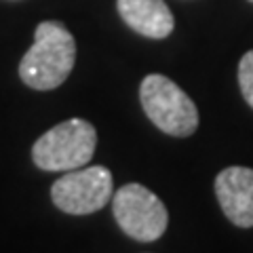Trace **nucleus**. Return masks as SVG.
I'll return each instance as SVG.
<instances>
[{"label":"nucleus","instance_id":"obj_3","mask_svg":"<svg viewBox=\"0 0 253 253\" xmlns=\"http://www.w3.org/2000/svg\"><path fill=\"white\" fill-rule=\"evenodd\" d=\"M139 99L146 116L167 135L188 137L199 126L194 101L167 76L148 74L141 81Z\"/></svg>","mask_w":253,"mask_h":253},{"label":"nucleus","instance_id":"obj_1","mask_svg":"<svg viewBox=\"0 0 253 253\" xmlns=\"http://www.w3.org/2000/svg\"><path fill=\"white\" fill-rule=\"evenodd\" d=\"M76 61V42L59 21L38 23L34 44L19 63V76L30 89L51 91L66 83Z\"/></svg>","mask_w":253,"mask_h":253},{"label":"nucleus","instance_id":"obj_9","mask_svg":"<svg viewBox=\"0 0 253 253\" xmlns=\"http://www.w3.org/2000/svg\"><path fill=\"white\" fill-rule=\"evenodd\" d=\"M249 2H253V0H249Z\"/></svg>","mask_w":253,"mask_h":253},{"label":"nucleus","instance_id":"obj_5","mask_svg":"<svg viewBox=\"0 0 253 253\" xmlns=\"http://www.w3.org/2000/svg\"><path fill=\"white\" fill-rule=\"evenodd\" d=\"M112 194V173L101 165L68 171L51 186L53 205L70 215H89L104 209Z\"/></svg>","mask_w":253,"mask_h":253},{"label":"nucleus","instance_id":"obj_8","mask_svg":"<svg viewBox=\"0 0 253 253\" xmlns=\"http://www.w3.org/2000/svg\"><path fill=\"white\" fill-rule=\"evenodd\" d=\"M239 84L245 101L253 108V51H247L239 63Z\"/></svg>","mask_w":253,"mask_h":253},{"label":"nucleus","instance_id":"obj_6","mask_svg":"<svg viewBox=\"0 0 253 253\" xmlns=\"http://www.w3.org/2000/svg\"><path fill=\"white\" fill-rule=\"evenodd\" d=\"M215 196L226 217L239 228H253V169L226 167L215 177Z\"/></svg>","mask_w":253,"mask_h":253},{"label":"nucleus","instance_id":"obj_4","mask_svg":"<svg viewBox=\"0 0 253 253\" xmlns=\"http://www.w3.org/2000/svg\"><path fill=\"white\" fill-rule=\"evenodd\" d=\"M112 213L126 236L139 243L161 239L169 224V211L158 196L141 184H125L112 194Z\"/></svg>","mask_w":253,"mask_h":253},{"label":"nucleus","instance_id":"obj_2","mask_svg":"<svg viewBox=\"0 0 253 253\" xmlns=\"http://www.w3.org/2000/svg\"><path fill=\"white\" fill-rule=\"evenodd\" d=\"M95 146V126L83 118H70L36 139L32 146V161L42 171H74L89 165Z\"/></svg>","mask_w":253,"mask_h":253},{"label":"nucleus","instance_id":"obj_7","mask_svg":"<svg viewBox=\"0 0 253 253\" xmlns=\"http://www.w3.org/2000/svg\"><path fill=\"white\" fill-rule=\"evenodd\" d=\"M118 13L133 32L146 38H167L173 32V13L163 0H118Z\"/></svg>","mask_w":253,"mask_h":253}]
</instances>
